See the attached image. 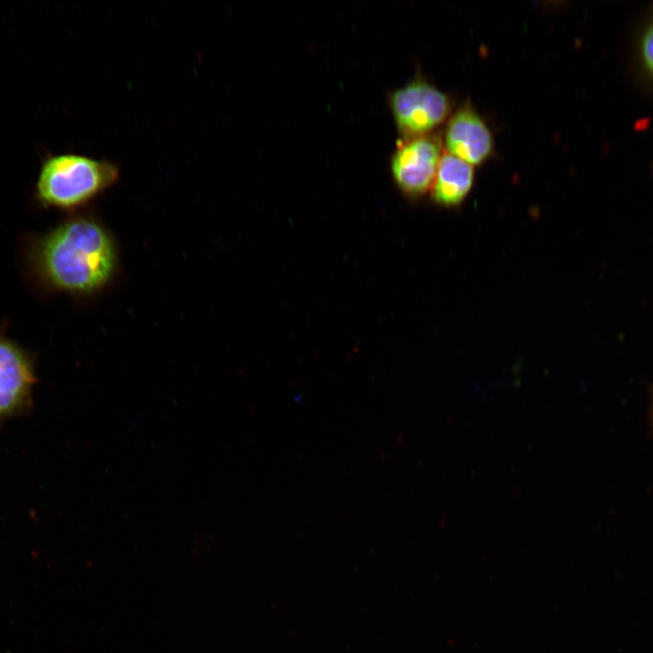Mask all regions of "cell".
<instances>
[{"label": "cell", "instance_id": "cell-1", "mask_svg": "<svg viewBox=\"0 0 653 653\" xmlns=\"http://www.w3.org/2000/svg\"><path fill=\"white\" fill-rule=\"evenodd\" d=\"M31 275L44 288L75 295L101 290L113 277L117 251L93 218L74 216L28 242Z\"/></svg>", "mask_w": 653, "mask_h": 653}, {"label": "cell", "instance_id": "cell-2", "mask_svg": "<svg viewBox=\"0 0 653 653\" xmlns=\"http://www.w3.org/2000/svg\"><path fill=\"white\" fill-rule=\"evenodd\" d=\"M119 177L118 166L107 160L74 152L47 154L40 165L34 196L43 207L72 210L110 189Z\"/></svg>", "mask_w": 653, "mask_h": 653}, {"label": "cell", "instance_id": "cell-3", "mask_svg": "<svg viewBox=\"0 0 653 653\" xmlns=\"http://www.w3.org/2000/svg\"><path fill=\"white\" fill-rule=\"evenodd\" d=\"M390 109L404 138L431 134L450 116L449 97L433 84L413 81L393 92Z\"/></svg>", "mask_w": 653, "mask_h": 653}, {"label": "cell", "instance_id": "cell-4", "mask_svg": "<svg viewBox=\"0 0 653 653\" xmlns=\"http://www.w3.org/2000/svg\"><path fill=\"white\" fill-rule=\"evenodd\" d=\"M443 154L442 142L433 134L399 140L390 165L399 189L413 198L431 190Z\"/></svg>", "mask_w": 653, "mask_h": 653}, {"label": "cell", "instance_id": "cell-5", "mask_svg": "<svg viewBox=\"0 0 653 653\" xmlns=\"http://www.w3.org/2000/svg\"><path fill=\"white\" fill-rule=\"evenodd\" d=\"M35 383L32 356L0 333V421L20 414L31 406Z\"/></svg>", "mask_w": 653, "mask_h": 653}, {"label": "cell", "instance_id": "cell-6", "mask_svg": "<svg viewBox=\"0 0 653 653\" xmlns=\"http://www.w3.org/2000/svg\"><path fill=\"white\" fill-rule=\"evenodd\" d=\"M443 139L448 153L473 166L482 163L492 153L491 130L471 107L463 106L450 116Z\"/></svg>", "mask_w": 653, "mask_h": 653}, {"label": "cell", "instance_id": "cell-7", "mask_svg": "<svg viewBox=\"0 0 653 653\" xmlns=\"http://www.w3.org/2000/svg\"><path fill=\"white\" fill-rule=\"evenodd\" d=\"M473 180V165L447 151L443 152L431 188L432 198L442 206H457L470 192Z\"/></svg>", "mask_w": 653, "mask_h": 653}, {"label": "cell", "instance_id": "cell-8", "mask_svg": "<svg viewBox=\"0 0 653 653\" xmlns=\"http://www.w3.org/2000/svg\"><path fill=\"white\" fill-rule=\"evenodd\" d=\"M641 56L647 68L653 73V24L643 35Z\"/></svg>", "mask_w": 653, "mask_h": 653}, {"label": "cell", "instance_id": "cell-9", "mask_svg": "<svg viewBox=\"0 0 653 653\" xmlns=\"http://www.w3.org/2000/svg\"><path fill=\"white\" fill-rule=\"evenodd\" d=\"M649 417H650V424L651 427L653 429V387L650 391V412H649Z\"/></svg>", "mask_w": 653, "mask_h": 653}]
</instances>
